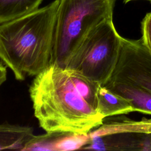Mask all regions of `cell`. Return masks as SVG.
Returning a JSON list of instances; mask_svg holds the SVG:
<instances>
[{"instance_id": "11", "label": "cell", "mask_w": 151, "mask_h": 151, "mask_svg": "<svg viewBox=\"0 0 151 151\" xmlns=\"http://www.w3.org/2000/svg\"><path fill=\"white\" fill-rule=\"evenodd\" d=\"M44 0H0V24L17 18L38 8Z\"/></svg>"}, {"instance_id": "3", "label": "cell", "mask_w": 151, "mask_h": 151, "mask_svg": "<svg viewBox=\"0 0 151 151\" xmlns=\"http://www.w3.org/2000/svg\"><path fill=\"white\" fill-rule=\"evenodd\" d=\"M116 0H59L50 64L65 68L87 34L113 17Z\"/></svg>"}, {"instance_id": "4", "label": "cell", "mask_w": 151, "mask_h": 151, "mask_svg": "<svg viewBox=\"0 0 151 151\" xmlns=\"http://www.w3.org/2000/svg\"><path fill=\"white\" fill-rule=\"evenodd\" d=\"M121 37L115 28L113 17L103 20L84 37L65 68L104 84L116 65Z\"/></svg>"}, {"instance_id": "12", "label": "cell", "mask_w": 151, "mask_h": 151, "mask_svg": "<svg viewBox=\"0 0 151 151\" xmlns=\"http://www.w3.org/2000/svg\"><path fill=\"white\" fill-rule=\"evenodd\" d=\"M142 37L143 44L151 52V12L146 14L141 22Z\"/></svg>"}, {"instance_id": "1", "label": "cell", "mask_w": 151, "mask_h": 151, "mask_svg": "<svg viewBox=\"0 0 151 151\" xmlns=\"http://www.w3.org/2000/svg\"><path fill=\"white\" fill-rule=\"evenodd\" d=\"M99 86L73 70L50 64L29 89L40 126L46 132L89 133L104 120L97 111Z\"/></svg>"}, {"instance_id": "9", "label": "cell", "mask_w": 151, "mask_h": 151, "mask_svg": "<svg viewBox=\"0 0 151 151\" xmlns=\"http://www.w3.org/2000/svg\"><path fill=\"white\" fill-rule=\"evenodd\" d=\"M34 136L32 127L8 123L0 124V150H22Z\"/></svg>"}, {"instance_id": "8", "label": "cell", "mask_w": 151, "mask_h": 151, "mask_svg": "<svg viewBox=\"0 0 151 151\" xmlns=\"http://www.w3.org/2000/svg\"><path fill=\"white\" fill-rule=\"evenodd\" d=\"M97 112L104 119L135 111L132 101L117 94L103 85L97 90Z\"/></svg>"}, {"instance_id": "6", "label": "cell", "mask_w": 151, "mask_h": 151, "mask_svg": "<svg viewBox=\"0 0 151 151\" xmlns=\"http://www.w3.org/2000/svg\"><path fill=\"white\" fill-rule=\"evenodd\" d=\"M90 140L89 134L50 132L35 136L22 150H70L81 149Z\"/></svg>"}, {"instance_id": "7", "label": "cell", "mask_w": 151, "mask_h": 151, "mask_svg": "<svg viewBox=\"0 0 151 151\" xmlns=\"http://www.w3.org/2000/svg\"><path fill=\"white\" fill-rule=\"evenodd\" d=\"M127 133L150 135L151 119L135 121L126 118L103 122L96 130L91 131L89 135L92 138Z\"/></svg>"}, {"instance_id": "10", "label": "cell", "mask_w": 151, "mask_h": 151, "mask_svg": "<svg viewBox=\"0 0 151 151\" xmlns=\"http://www.w3.org/2000/svg\"><path fill=\"white\" fill-rule=\"evenodd\" d=\"M103 85L111 91L130 100L134 107L135 111L151 115L150 93L115 82L107 81Z\"/></svg>"}, {"instance_id": "2", "label": "cell", "mask_w": 151, "mask_h": 151, "mask_svg": "<svg viewBox=\"0 0 151 151\" xmlns=\"http://www.w3.org/2000/svg\"><path fill=\"white\" fill-rule=\"evenodd\" d=\"M59 0L0 24V59L23 81L37 76L51 62Z\"/></svg>"}, {"instance_id": "14", "label": "cell", "mask_w": 151, "mask_h": 151, "mask_svg": "<svg viewBox=\"0 0 151 151\" xmlns=\"http://www.w3.org/2000/svg\"><path fill=\"white\" fill-rule=\"evenodd\" d=\"M137 1V0H123V2L124 3H127V2H129L130 1ZM145 1H147L151 3V0H145Z\"/></svg>"}, {"instance_id": "5", "label": "cell", "mask_w": 151, "mask_h": 151, "mask_svg": "<svg viewBox=\"0 0 151 151\" xmlns=\"http://www.w3.org/2000/svg\"><path fill=\"white\" fill-rule=\"evenodd\" d=\"M107 81L129 85L151 93V52L141 38L121 37L117 60Z\"/></svg>"}, {"instance_id": "13", "label": "cell", "mask_w": 151, "mask_h": 151, "mask_svg": "<svg viewBox=\"0 0 151 151\" xmlns=\"http://www.w3.org/2000/svg\"><path fill=\"white\" fill-rule=\"evenodd\" d=\"M7 71L6 67L0 63V86L2 85L6 80Z\"/></svg>"}]
</instances>
